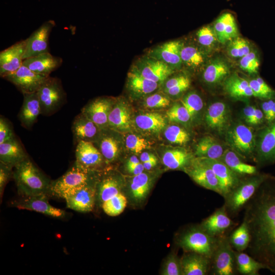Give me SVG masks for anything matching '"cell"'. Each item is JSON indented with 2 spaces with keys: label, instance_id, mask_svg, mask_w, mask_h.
Here are the masks:
<instances>
[{
  "label": "cell",
  "instance_id": "1",
  "mask_svg": "<svg viewBox=\"0 0 275 275\" xmlns=\"http://www.w3.org/2000/svg\"><path fill=\"white\" fill-rule=\"evenodd\" d=\"M249 255L275 274V178L270 176L244 206Z\"/></svg>",
  "mask_w": 275,
  "mask_h": 275
},
{
  "label": "cell",
  "instance_id": "2",
  "mask_svg": "<svg viewBox=\"0 0 275 275\" xmlns=\"http://www.w3.org/2000/svg\"><path fill=\"white\" fill-rule=\"evenodd\" d=\"M13 171L18 194L21 197L45 194L50 196L51 181L29 157L16 165Z\"/></svg>",
  "mask_w": 275,
  "mask_h": 275
},
{
  "label": "cell",
  "instance_id": "3",
  "mask_svg": "<svg viewBox=\"0 0 275 275\" xmlns=\"http://www.w3.org/2000/svg\"><path fill=\"white\" fill-rule=\"evenodd\" d=\"M270 176L257 173L245 180H240L237 186L224 197V206L228 215L236 216Z\"/></svg>",
  "mask_w": 275,
  "mask_h": 275
},
{
  "label": "cell",
  "instance_id": "4",
  "mask_svg": "<svg viewBox=\"0 0 275 275\" xmlns=\"http://www.w3.org/2000/svg\"><path fill=\"white\" fill-rule=\"evenodd\" d=\"M94 172L74 162L63 175L51 182L50 196L64 199L69 193L96 181Z\"/></svg>",
  "mask_w": 275,
  "mask_h": 275
},
{
  "label": "cell",
  "instance_id": "5",
  "mask_svg": "<svg viewBox=\"0 0 275 275\" xmlns=\"http://www.w3.org/2000/svg\"><path fill=\"white\" fill-rule=\"evenodd\" d=\"M37 93L40 104L41 114L46 116L56 113L66 100V94L61 81L57 77H47Z\"/></svg>",
  "mask_w": 275,
  "mask_h": 275
},
{
  "label": "cell",
  "instance_id": "6",
  "mask_svg": "<svg viewBox=\"0 0 275 275\" xmlns=\"http://www.w3.org/2000/svg\"><path fill=\"white\" fill-rule=\"evenodd\" d=\"M210 270L214 275H233L237 272L235 251L229 237L224 234L218 237L217 245L211 258Z\"/></svg>",
  "mask_w": 275,
  "mask_h": 275
},
{
  "label": "cell",
  "instance_id": "7",
  "mask_svg": "<svg viewBox=\"0 0 275 275\" xmlns=\"http://www.w3.org/2000/svg\"><path fill=\"white\" fill-rule=\"evenodd\" d=\"M217 241L218 237L210 235L200 227L186 232L180 237L179 243L186 251L196 253L211 259Z\"/></svg>",
  "mask_w": 275,
  "mask_h": 275
},
{
  "label": "cell",
  "instance_id": "8",
  "mask_svg": "<svg viewBox=\"0 0 275 275\" xmlns=\"http://www.w3.org/2000/svg\"><path fill=\"white\" fill-rule=\"evenodd\" d=\"M227 144L242 157H248L256 149V140L251 128L242 123L233 125L226 135Z\"/></svg>",
  "mask_w": 275,
  "mask_h": 275
},
{
  "label": "cell",
  "instance_id": "9",
  "mask_svg": "<svg viewBox=\"0 0 275 275\" xmlns=\"http://www.w3.org/2000/svg\"><path fill=\"white\" fill-rule=\"evenodd\" d=\"M133 66L144 77L160 85L175 71L163 62L147 54L137 59Z\"/></svg>",
  "mask_w": 275,
  "mask_h": 275
},
{
  "label": "cell",
  "instance_id": "10",
  "mask_svg": "<svg viewBox=\"0 0 275 275\" xmlns=\"http://www.w3.org/2000/svg\"><path fill=\"white\" fill-rule=\"evenodd\" d=\"M256 159L261 164L275 163V120L259 131L256 140Z\"/></svg>",
  "mask_w": 275,
  "mask_h": 275
},
{
  "label": "cell",
  "instance_id": "11",
  "mask_svg": "<svg viewBox=\"0 0 275 275\" xmlns=\"http://www.w3.org/2000/svg\"><path fill=\"white\" fill-rule=\"evenodd\" d=\"M55 25L54 21L49 20L44 22L25 39L23 60L49 52V37Z\"/></svg>",
  "mask_w": 275,
  "mask_h": 275
},
{
  "label": "cell",
  "instance_id": "12",
  "mask_svg": "<svg viewBox=\"0 0 275 275\" xmlns=\"http://www.w3.org/2000/svg\"><path fill=\"white\" fill-rule=\"evenodd\" d=\"M96 183H89L68 194L64 198L67 207L80 212H89L94 207L96 201Z\"/></svg>",
  "mask_w": 275,
  "mask_h": 275
},
{
  "label": "cell",
  "instance_id": "13",
  "mask_svg": "<svg viewBox=\"0 0 275 275\" xmlns=\"http://www.w3.org/2000/svg\"><path fill=\"white\" fill-rule=\"evenodd\" d=\"M185 169L196 183L222 195L221 185L214 173L199 158L193 160Z\"/></svg>",
  "mask_w": 275,
  "mask_h": 275
},
{
  "label": "cell",
  "instance_id": "14",
  "mask_svg": "<svg viewBox=\"0 0 275 275\" xmlns=\"http://www.w3.org/2000/svg\"><path fill=\"white\" fill-rule=\"evenodd\" d=\"M47 77L33 72L22 65L16 71L3 78L13 84L23 94L37 92Z\"/></svg>",
  "mask_w": 275,
  "mask_h": 275
},
{
  "label": "cell",
  "instance_id": "15",
  "mask_svg": "<svg viewBox=\"0 0 275 275\" xmlns=\"http://www.w3.org/2000/svg\"><path fill=\"white\" fill-rule=\"evenodd\" d=\"M115 101L112 97H98L86 104L81 112L102 129L108 127V116Z\"/></svg>",
  "mask_w": 275,
  "mask_h": 275
},
{
  "label": "cell",
  "instance_id": "16",
  "mask_svg": "<svg viewBox=\"0 0 275 275\" xmlns=\"http://www.w3.org/2000/svg\"><path fill=\"white\" fill-rule=\"evenodd\" d=\"M49 196L42 194L21 197V199L15 202L14 205L19 209L34 211L56 218L64 217L65 211L51 205L48 201Z\"/></svg>",
  "mask_w": 275,
  "mask_h": 275
},
{
  "label": "cell",
  "instance_id": "17",
  "mask_svg": "<svg viewBox=\"0 0 275 275\" xmlns=\"http://www.w3.org/2000/svg\"><path fill=\"white\" fill-rule=\"evenodd\" d=\"M25 49V39L21 40L0 52V76L4 78L22 65Z\"/></svg>",
  "mask_w": 275,
  "mask_h": 275
},
{
  "label": "cell",
  "instance_id": "18",
  "mask_svg": "<svg viewBox=\"0 0 275 275\" xmlns=\"http://www.w3.org/2000/svg\"><path fill=\"white\" fill-rule=\"evenodd\" d=\"M182 44L180 40L169 41L150 49L147 55L163 62L174 70H178L182 65L180 57Z\"/></svg>",
  "mask_w": 275,
  "mask_h": 275
},
{
  "label": "cell",
  "instance_id": "19",
  "mask_svg": "<svg viewBox=\"0 0 275 275\" xmlns=\"http://www.w3.org/2000/svg\"><path fill=\"white\" fill-rule=\"evenodd\" d=\"M75 153V162L88 170L95 171L105 162L100 151L90 142H78Z\"/></svg>",
  "mask_w": 275,
  "mask_h": 275
},
{
  "label": "cell",
  "instance_id": "20",
  "mask_svg": "<svg viewBox=\"0 0 275 275\" xmlns=\"http://www.w3.org/2000/svg\"><path fill=\"white\" fill-rule=\"evenodd\" d=\"M209 166L218 179L222 190V196L224 197L238 184L239 176L231 170L219 159L199 158Z\"/></svg>",
  "mask_w": 275,
  "mask_h": 275
},
{
  "label": "cell",
  "instance_id": "21",
  "mask_svg": "<svg viewBox=\"0 0 275 275\" xmlns=\"http://www.w3.org/2000/svg\"><path fill=\"white\" fill-rule=\"evenodd\" d=\"M131 126V116L129 105L122 98L116 100L108 116V127L122 132L129 131Z\"/></svg>",
  "mask_w": 275,
  "mask_h": 275
},
{
  "label": "cell",
  "instance_id": "22",
  "mask_svg": "<svg viewBox=\"0 0 275 275\" xmlns=\"http://www.w3.org/2000/svg\"><path fill=\"white\" fill-rule=\"evenodd\" d=\"M62 63L61 58L53 56L48 52L24 59L22 65L38 74L48 77Z\"/></svg>",
  "mask_w": 275,
  "mask_h": 275
},
{
  "label": "cell",
  "instance_id": "23",
  "mask_svg": "<svg viewBox=\"0 0 275 275\" xmlns=\"http://www.w3.org/2000/svg\"><path fill=\"white\" fill-rule=\"evenodd\" d=\"M160 85L144 77L133 66L128 72L127 88L133 96L145 97L155 91Z\"/></svg>",
  "mask_w": 275,
  "mask_h": 275
},
{
  "label": "cell",
  "instance_id": "24",
  "mask_svg": "<svg viewBox=\"0 0 275 275\" xmlns=\"http://www.w3.org/2000/svg\"><path fill=\"white\" fill-rule=\"evenodd\" d=\"M233 225L224 206L217 209L202 223L201 227L213 237L223 235Z\"/></svg>",
  "mask_w": 275,
  "mask_h": 275
},
{
  "label": "cell",
  "instance_id": "25",
  "mask_svg": "<svg viewBox=\"0 0 275 275\" xmlns=\"http://www.w3.org/2000/svg\"><path fill=\"white\" fill-rule=\"evenodd\" d=\"M71 129L77 143L79 141L96 142L101 130L81 112L74 118Z\"/></svg>",
  "mask_w": 275,
  "mask_h": 275
},
{
  "label": "cell",
  "instance_id": "26",
  "mask_svg": "<svg viewBox=\"0 0 275 275\" xmlns=\"http://www.w3.org/2000/svg\"><path fill=\"white\" fill-rule=\"evenodd\" d=\"M23 146L16 136L0 144V162L13 168L28 157Z\"/></svg>",
  "mask_w": 275,
  "mask_h": 275
},
{
  "label": "cell",
  "instance_id": "27",
  "mask_svg": "<svg viewBox=\"0 0 275 275\" xmlns=\"http://www.w3.org/2000/svg\"><path fill=\"white\" fill-rule=\"evenodd\" d=\"M108 127L101 130L97 141L99 150L106 163L112 162L118 158L121 151L120 141L114 134V130Z\"/></svg>",
  "mask_w": 275,
  "mask_h": 275
},
{
  "label": "cell",
  "instance_id": "28",
  "mask_svg": "<svg viewBox=\"0 0 275 275\" xmlns=\"http://www.w3.org/2000/svg\"><path fill=\"white\" fill-rule=\"evenodd\" d=\"M23 101L18 114V119L22 126L29 129L41 114L40 104L37 92L23 94Z\"/></svg>",
  "mask_w": 275,
  "mask_h": 275
},
{
  "label": "cell",
  "instance_id": "29",
  "mask_svg": "<svg viewBox=\"0 0 275 275\" xmlns=\"http://www.w3.org/2000/svg\"><path fill=\"white\" fill-rule=\"evenodd\" d=\"M230 113L226 104L220 101L211 104L207 108L205 120L207 125L219 132L224 131L229 122Z\"/></svg>",
  "mask_w": 275,
  "mask_h": 275
},
{
  "label": "cell",
  "instance_id": "30",
  "mask_svg": "<svg viewBox=\"0 0 275 275\" xmlns=\"http://www.w3.org/2000/svg\"><path fill=\"white\" fill-rule=\"evenodd\" d=\"M213 29L219 43L224 44L237 37L238 29L235 17L229 12L222 14L215 20Z\"/></svg>",
  "mask_w": 275,
  "mask_h": 275
},
{
  "label": "cell",
  "instance_id": "31",
  "mask_svg": "<svg viewBox=\"0 0 275 275\" xmlns=\"http://www.w3.org/2000/svg\"><path fill=\"white\" fill-rule=\"evenodd\" d=\"M181 261L183 275H205L210 269L211 259L196 253L184 255Z\"/></svg>",
  "mask_w": 275,
  "mask_h": 275
},
{
  "label": "cell",
  "instance_id": "32",
  "mask_svg": "<svg viewBox=\"0 0 275 275\" xmlns=\"http://www.w3.org/2000/svg\"><path fill=\"white\" fill-rule=\"evenodd\" d=\"M230 69L223 60L217 58L210 62L204 68L202 78L208 84H216L226 79L229 74Z\"/></svg>",
  "mask_w": 275,
  "mask_h": 275
},
{
  "label": "cell",
  "instance_id": "33",
  "mask_svg": "<svg viewBox=\"0 0 275 275\" xmlns=\"http://www.w3.org/2000/svg\"><path fill=\"white\" fill-rule=\"evenodd\" d=\"M134 123L142 131L158 133L165 128L166 120L158 113H146L137 115L134 119Z\"/></svg>",
  "mask_w": 275,
  "mask_h": 275
},
{
  "label": "cell",
  "instance_id": "34",
  "mask_svg": "<svg viewBox=\"0 0 275 275\" xmlns=\"http://www.w3.org/2000/svg\"><path fill=\"white\" fill-rule=\"evenodd\" d=\"M121 193V185L117 177L108 175L96 181V198L101 204Z\"/></svg>",
  "mask_w": 275,
  "mask_h": 275
},
{
  "label": "cell",
  "instance_id": "35",
  "mask_svg": "<svg viewBox=\"0 0 275 275\" xmlns=\"http://www.w3.org/2000/svg\"><path fill=\"white\" fill-rule=\"evenodd\" d=\"M225 89L228 94L235 98H244L254 96L249 81L234 73L225 81Z\"/></svg>",
  "mask_w": 275,
  "mask_h": 275
},
{
  "label": "cell",
  "instance_id": "36",
  "mask_svg": "<svg viewBox=\"0 0 275 275\" xmlns=\"http://www.w3.org/2000/svg\"><path fill=\"white\" fill-rule=\"evenodd\" d=\"M219 159L239 176L253 175L257 173L255 166L244 162L234 151L225 150Z\"/></svg>",
  "mask_w": 275,
  "mask_h": 275
},
{
  "label": "cell",
  "instance_id": "37",
  "mask_svg": "<svg viewBox=\"0 0 275 275\" xmlns=\"http://www.w3.org/2000/svg\"><path fill=\"white\" fill-rule=\"evenodd\" d=\"M222 146L213 137L205 136L196 146L195 154L198 158L219 159L224 152Z\"/></svg>",
  "mask_w": 275,
  "mask_h": 275
},
{
  "label": "cell",
  "instance_id": "38",
  "mask_svg": "<svg viewBox=\"0 0 275 275\" xmlns=\"http://www.w3.org/2000/svg\"><path fill=\"white\" fill-rule=\"evenodd\" d=\"M237 272L244 275H258L261 269H267L262 263L243 252L235 251Z\"/></svg>",
  "mask_w": 275,
  "mask_h": 275
},
{
  "label": "cell",
  "instance_id": "39",
  "mask_svg": "<svg viewBox=\"0 0 275 275\" xmlns=\"http://www.w3.org/2000/svg\"><path fill=\"white\" fill-rule=\"evenodd\" d=\"M191 156L186 150L174 149L166 151L162 160L165 166L171 170L186 168L191 162Z\"/></svg>",
  "mask_w": 275,
  "mask_h": 275
},
{
  "label": "cell",
  "instance_id": "40",
  "mask_svg": "<svg viewBox=\"0 0 275 275\" xmlns=\"http://www.w3.org/2000/svg\"><path fill=\"white\" fill-rule=\"evenodd\" d=\"M180 57L182 64L193 69L200 67L205 61L204 56L198 47L183 42L180 50Z\"/></svg>",
  "mask_w": 275,
  "mask_h": 275
},
{
  "label": "cell",
  "instance_id": "41",
  "mask_svg": "<svg viewBox=\"0 0 275 275\" xmlns=\"http://www.w3.org/2000/svg\"><path fill=\"white\" fill-rule=\"evenodd\" d=\"M151 186V179L146 173L134 175L130 182V188L132 198L141 201L148 195Z\"/></svg>",
  "mask_w": 275,
  "mask_h": 275
},
{
  "label": "cell",
  "instance_id": "42",
  "mask_svg": "<svg viewBox=\"0 0 275 275\" xmlns=\"http://www.w3.org/2000/svg\"><path fill=\"white\" fill-rule=\"evenodd\" d=\"M229 241L236 251L243 252L248 248L250 235L246 222L243 219L241 224L229 237Z\"/></svg>",
  "mask_w": 275,
  "mask_h": 275
},
{
  "label": "cell",
  "instance_id": "43",
  "mask_svg": "<svg viewBox=\"0 0 275 275\" xmlns=\"http://www.w3.org/2000/svg\"><path fill=\"white\" fill-rule=\"evenodd\" d=\"M127 199L121 192L103 202L101 206L106 214L114 216L121 214L125 209Z\"/></svg>",
  "mask_w": 275,
  "mask_h": 275
},
{
  "label": "cell",
  "instance_id": "44",
  "mask_svg": "<svg viewBox=\"0 0 275 275\" xmlns=\"http://www.w3.org/2000/svg\"><path fill=\"white\" fill-rule=\"evenodd\" d=\"M248 81L254 96L265 100L275 96V91L261 77Z\"/></svg>",
  "mask_w": 275,
  "mask_h": 275
},
{
  "label": "cell",
  "instance_id": "45",
  "mask_svg": "<svg viewBox=\"0 0 275 275\" xmlns=\"http://www.w3.org/2000/svg\"><path fill=\"white\" fill-rule=\"evenodd\" d=\"M251 51L249 41L237 37L232 40L227 47L228 55L234 58H241Z\"/></svg>",
  "mask_w": 275,
  "mask_h": 275
},
{
  "label": "cell",
  "instance_id": "46",
  "mask_svg": "<svg viewBox=\"0 0 275 275\" xmlns=\"http://www.w3.org/2000/svg\"><path fill=\"white\" fill-rule=\"evenodd\" d=\"M181 102L188 111L191 119L197 115L203 107L202 98L194 91L186 94L181 100Z\"/></svg>",
  "mask_w": 275,
  "mask_h": 275
},
{
  "label": "cell",
  "instance_id": "47",
  "mask_svg": "<svg viewBox=\"0 0 275 275\" xmlns=\"http://www.w3.org/2000/svg\"><path fill=\"white\" fill-rule=\"evenodd\" d=\"M164 135L169 142L181 145L187 143L190 139L189 135L186 130L175 125L168 126Z\"/></svg>",
  "mask_w": 275,
  "mask_h": 275
},
{
  "label": "cell",
  "instance_id": "48",
  "mask_svg": "<svg viewBox=\"0 0 275 275\" xmlns=\"http://www.w3.org/2000/svg\"><path fill=\"white\" fill-rule=\"evenodd\" d=\"M196 36L199 44L206 48L213 47L218 42L213 27L210 25L201 28L197 31Z\"/></svg>",
  "mask_w": 275,
  "mask_h": 275
},
{
  "label": "cell",
  "instance_id": "49",
  "mask_svg": "<svg viewBox=\"0 0 275 275\" xmlns=\"http://www.w3.org/2000/svg\"><path fill=\"white\" fill-rule=\"evenodd\" d=\"M170 103L169 96L164 93L150 94L145 97L143 100V105L149 108L167 107L170 105Z\"/></svg>",
  "mask_w": 275,
  "mask_h": 275
},
{
  "label": "cell",
  "instance_id": "50",
  "mask_svg": "<svg viewBox=\"0 0 275 275\" xmlns=\"http://www.w3.org/2000/svg\"><path fill=\"white\" fill-rule=\"evenodd\" d=\"M166 114L170 121L176 123H186L191 119L188 111L182 104H174L167 111Z\"/></svg>",
  "mask_w": 275,
  "mask_h": 275
},
{
  "label": "cell",
  "instance_id": "51",
  "mask_svg": "<svg viewBox=\"0 0 275 275\" xmlns=\"http://www.w3.org/2000/svg\"><path fill=\"white\" fill-rule=\"evenodd\" d=\"M239 65L243 70L251 73H257L258 71L260 62L256 51H251L250 53L240 58Z\"/></svg>",
  "mask_w": 275,
  "mask_h": 275
},
{
  "label": "cell",
  "instance_id": "52",
  "mask_svg": "<svg viewBox=\"0 0 275 275\" xmlns=\"http://www.w3.org/2000/svg\"><path fill=\"white\" fill-rule=\"evenodd\" d=\"M126 148L136 154L142 153L143 151L149 146L148 141L142 137L130 134L127 135L125 139Z\"/></svg>",
  "mask_w": 275,
  "mask_h": 275
},
{
  "label": "cell",
  "instance_id": "53",
  "mask_svg": "<svg viewBox=\"0 0 275 275\" xmlns=\"http://www.w3.org/2000/svg\"><path fill=\"white\" fill-rule=\"evenodd\" d=\"M162 274L181 275L183 274L181 261L174 254L170 255L167 259L163 268Z\"/></svg>",
  "mask_w": 275,
  "mask_h": 275
},
{
  "label": "cell",
  "instance_id": "54",
  "mask_svg": "<svg viewBox=\"0 0 275 275\" xmlns=\"http://www.w3.org/2000/svg\"><path fill=\"white\" fill-rule=\"evenodd\" d=\"M10 122L3 116L0 118V144L15 136Z\"/></svg>",
  "mask_w": 275,
  "mask_h": 275
},
{
  "label": "cell",
  "instance_id": "55",
  "mask_svg": "<svg viewBox=\"0 0 275 275\" xmlns=\"http://www.w3.org/2000/svg\"><path fill=\"white\" fill-rule=\"evenodd\" d=\"M13 168L0 162V195L3 196L4 188L11 176Z\"/></svg>",
  "mask_w": 275,
  "mask_h": 275
},
{
  "label": "cell",
  "instance_id": "56",
  "mask_svg": "<svg viewBox=\"0 0 275 275\" xmlns=\"http://www.w3.org/2000/svg\"><path fill=\"white\" fill-rule=\"evenodd\" d=\"M126 168L130 173L134 175L143 173L145 169L143 163L134 155L131 156L127 161Z\"/></svg>",
  "mask_w": 275,
  "mask_h": 275
},
{
  "label": "cell",
  "instance_id": "57",
  "mask_svg": "<svg viewBox=\"0 0 275 275\" xmlns=\"http://www.w3.org/2000/svg\"><path fill=\"white\" fill-rule=\"evenodd\" d=\"M190 84V81H188L181 85L164 90L163 92L169 96H177L186 91L189 88Z\"/></svg>",
  "mask_w": 275,
  "mask_h": 275
},
{
  "label": "cell",
  "instance_id": "58",
  "mask_svg": "<svg viewBox=\"0 0 275 275\" xmlns=\"http://www.w3.org/2000/svg\"><path fill=\"white\" fill-rule=\"evenodd\" d=\"M256 107L252 105H248L243 108V113L244 118L246 122L250 123L253 119L255 112Z\"/></svg>",
  "mask_w": 275,
  "mask_h": 275
},
{
  "label": "cell",
  "instance_id": "59",
  "mask_svg": "<svg viewBox=\"0 0 275 275\" xmlns=\"http://www.w3.org/2000/svg\"><path fill=\"white\" fill-rule=\"evenodd\" d=\"M264 119L265 117L262 110L256 107L254 117L250 124L253 125H258L261 124L263 122Z\"/></svg>",
  "mask_w": 275,
  "mask_h": 275
},
{
  "label": "cell",
  "instance_id": "60",
  "mask_svg": "<svg viewBox=\"0 0 275 275\" xmlns=\"http://www.w3.org/2000/svg\"><path fill=\"white\" fill-rule=\"evenodd\" d=\"M261 105V109L264 114L265 120H266L267 123H270V113L268 100L265 99V100L262 102Z\"/></svg>",
  "mask_w": 275,
  "mask_h": 275
},
{
  "label": "cell",
  "instance_id": "61",
  "mask_svg": "<svg viewBox=\"0 0 275 275\" xmlns=\"http://www.w3.org/2000/svg\"><path fill=\"white\" fill-rule=\"evenodd\" d=\"M156 159H157L153 154L147 152H142L140 155V160L142 163Z\"/></svg>",
  "mask_w": 275,
  "mask_h": 275
},
{
  "label": "cell",
  "instance_id": "62",
  "mask_svg": "<svg viewBox=\"0 0 275 275\" xmlns=\"http://www.w3.org/2000/svg\"><path fill=\"white\" fill-rule=\"evenodd\" d=\"M157 162V159H156L143 162V164L145 169L149 170L154 167L156 165Z\"/></svg>",
  "mask_w": 275,
  "mask_h": 275
}]
</instances>
